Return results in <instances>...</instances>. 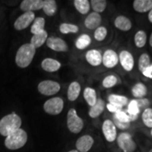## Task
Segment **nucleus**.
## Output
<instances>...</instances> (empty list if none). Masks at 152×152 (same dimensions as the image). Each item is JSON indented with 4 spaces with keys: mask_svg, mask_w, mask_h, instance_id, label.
<instances>
[{
    "mask_svg": "<svg viewBox=\"0 0 152 152\" xmlns=\"http://www.w3.org/2000/svg\"><path fill=\"white\" fill-rule=\"evenodd\" d=\"M36 49L30 43L23 45L17 51L15 58L16 65L21 68L30 66L35 55Z\"/></svg>",
    "mask_w": 152,
    "mask_h": 152,
    "instance_id": "f257e3e1",
    "label": "nucleus"
},
{
    "mask_svg": "<svg viewBox=\"0 0 152 152\" xmlns=\"http://www.w3.org/2000/svg\"><path fill=\"white\" fill-rule=\"evenodd\" d=\"M21 124V118L17 114L13 113L5 115L0 120V134L7 137L20 128Z\"/></svg>",
    "mask_w": 152,
    "mask_h": 152,
    "instance_id": "f03ea898",
    "label": "nucleus"
},
{
    "mask_svg": "<svg viewBox=\"0 0 152 152\" xmlns=\"http://www.w3.org/2000/svg\"><path fill=\"white\" fill-rule=\"evenodd\" d=\"M27 141V133L23 129L19 128L6 137L4 144L8 149L16 150L24 147Z\"/></svg>",
    "mask_w": 152,
    "mask_h": 152,
    "instance_id": "7ed1b4c3",
    "label": "nucleus"
},
{
    "mask_svg": "<svg viewBox=\"0 0 152 152\" xmlns=\"http://www.w3.org/2000/svg\"><path fill=\"white\" fill-rule=\"evenodd\" d=\"M67 127L72 133L80 132L84 127V122L77 114L76 110L71 109L67 113Z\"/></svg>",
    "mask_w": 152,
    "mask_h": 152,
    "instance_id": "20e7f679",
    "label": "nucleus"
},
{
    "mask_svg": "<svg viewBox=\"0 0 152 152\" xmlns=\"http://www.w3.org/2000/svg\"><path fill=\"white\" fill-rule=\"evenodd\" d=\"M117 144L124 152H134L137 149L136 143L128 132H122L118 136Z\"/></svg>",
    "mask_w": 152,
    "mask_h": 152,
    "instance_id": "39448f33",
    "label": "nucleus"
},
{
    "mask_svg": "<svg viewBox=\"0 0 152 152\" xmlns=\"http://www.w3.org/2000/svg\"><path fill=\"white\" fill-rule=\"evenodd\" d=\"M64 101L60 97L49 99L44 104V110L49 115H56L61 113L64 109Z\"/></svg>",
    "mask_w": 152,
    "mask_h": 152,
    "instance_id": "423d86ee",
    "label": "nucleus"
},
{
    "mask_svg": "<svg viewBox=\"0 0 152 152\" xmlns=\"http://www.w3.org/2000/svg\"><path fill=\"white\" fill-rule=\"evenodd\" d=\"M37 89L40 94L45 96H52L59 92L61 86L57 82L43 80L39 83Z\"/></svg>",
    "mask_w": 152,
    "mask_h": 152,
    "instance_id": "0eeeda50",
    "label": "nucleus"
},
{
    "mask_svg": "<svg viewBox=\"0 0 152 152\" xmlns=\"http://www.w3.org/2000/svg\"><path fill=\"white\" fill-rule=\"evenodd\" d=\"M35 18V16L33 12H24L16 20L14 23V28L16 30L26 29L34 21Z\"/></svg>",
    "mask_w": 152,
    "mask_h": 152,
    "instance_id": "6e6552de",
    "label": "nucleus"
},
{
    "mask_svg": "<svg viewBox=\"0 0 152 152\" xmlns=\"http://www.w3.org/2000/svg\"><path fill=\"white\" fill-rule=\"evenodd\" d=\"M47 46L49 49H52L55 52H66L68 50V45L61 38L56 37H50L47 38Z\"/></svg>",
    "mask_w": 152,
    "mask_h": 152,
    "instance_id": "1a4fd4ad",
    "label": "nucleus"
},
{
    "mask_svg": "<svg viewBox=\"0 0 152 152\" xmlns=\"http://www.w3.org/2000/svg\"><path fill=\"white\" fill-rule=\"evenodd\" d=\"M102 132L106 140L109 142H113L117 138L116 127L111 120H106L102 125Z\"/></svg>",
    "mask_w": 152,
    "mask_h": 152,
    "instance_id": "9d476101",
    "label": "nucleus"
},
{
    "mask_svg": "<svg viewBox=\"0 0 152 152\" xmlns=\"http://www.w3.org/2000/svg\"><path fill=\"white\" fill-rule=\"evenodd\" d=\"M93 144H94V139L89 134H85L77 139L75 143V147L77 151L88 152L92 149Z\"/></svg>",
    "mask_w": 152,
    "mask_h": 152,
    "instance_id": "9b49d317",
    "label": "nucleus"
},
{
    "mask_svg": "<svg viewBox=\"0 0 152 152\" xmlns=\"http://www.w3.org/2000/svg\"><path fill=\"white\" fill-rule=\"evenodd\" d=\"M119 58L117 53L112 49L106 50L102 57V62L104 66L108 68L115 67L118 63Z\"/></svg>",
    "mask_w": 152,
    "mask_h": 152,
    "instance_id": "f8f14e48",
    "label": "nucleus"
},
{
    "mask_svg": "<svg viewBox=\"0 0 152 152\" xmlns=\"http://www.w3.org/2000/svg\"><path fill=\"white\" fill-rule=\"evenodd\" d=\"M118 58L121 66L125 71H131L134 67V58L130 52L128 51H122L120 53Z\"/></svg>",
    "mask_w": 152,
    "mask_h": 152,
    "instance_id": "ddd939ff",
    "label": "nucleus"
},
{
    "mask_svg": "<svg viewBox=\"0 0 152 152\" xmlns=\"http://www.w3.org/2000/svg\"><path fill=\"white\" fill-rule=\"evenodd\" d=\"M44 1L42 0H23L20 5V9L24 12H33V11L42 9Z\"/></svg>",
    "mask_w": 152,
    "mask_h": 152,
    "instance_id": "4468645a",
    "label": "nucleus"
},
{
    "mask_svg": "<svg viewBox=\"0 0 152 152\" xmlns=\"http://www.w3.org/2000/svg\"><path fill=\"white\" fill-rule=\"evenodd\" d=\"M84 23L87 29L96 30L102 23V16L98 13L92 12L86 17Z\"/></svg>",
    "mask_w": 152,
    "mask_h": 152,
    "instance_id": "2eb2a0df",
    "label": "nucleus"
},
{
    "mask_svg": "<svg viewBox=\"0 0 152 152\" xmlns=\"http://www.w3.org/2000/svg\"><path fill=\"white\" fill-rule=\"evenodd\" d=\"M87 61L92 66H98L102 63V55L99 50L91 49L85 54Z\"/></svg>",
    "mask_w": 152,
    "mask_h": 152,
    "instance_id": "dca6fc26",
    "label": "nucleus"
},
{
    "mask_svg": "<svg viewBox=\"0 0 152 152\" xmlns=\"http://www.w3.org/2000/svg\"><path fill=\"white\" fill-rule=\"evenodd\" d=\"M41 66L44 71L47 72H56L60 69L61 64L59 61L54 59V58H47L42 61Z\"/></svg>",
    "mask_w": 152,
    "mask_h": 152,
    "instance_id": "f3484780",
    "label": "nucleus"
},
{
    "mask_svg": "<svg viewBox=\"0 0 152 152\" xmlns=\"http://www.w3.org/2000/svg\"><path fill=\"white\" fill-rule=\"evenodd\" d=\"M133 8L139 13H145L152 9V0H134Z\"/></svg>",
    "mask_w": 152,
    "mask_h": 152,
    "instance_id": "a211bd4d",
    "label": "nucleus"
},
{
    "mask_svg": "<svg viewBox=\"0 0 152 152\" xmlns=\"http://www.w3.org/2000/svg\"><path fill=\"white\" fill-rule=\"evenodd\" d=\"M114 25L118 29L122 31H128L132 28V23L130 20L124 16H118L115 19Z\"/></svg>",
    "mask_w": 152,
    "mask_h": 152,
    "instance_id": "6ab92c4d",
    "label": "nucleus"
},
{
    "mask_svg": "<svg viewBox=\"0 0 152 152\" xmlns=\"http://www.w3.org/2000/svg\"><path fill=\"white\" fill-rule=\"evenodd\" d=\"M81 91L80 85L77 82H73L70 84L68 88L67 96L68 100L71 102H74L78 98L80 93Z\"/></svg>",
    "mask_w": 152,
    "mask_h": 152,
    "instance_id": "aec40b11",
    "label": "nucleus"
},
{
    "mask_svg": "<svg viewBox=\"0 0 152 152\" xmlns=\"http://www.w3.org/2000/svg\"><path fill=\"white\" fill-rule=\"evenodd\" d=\"M105 107V103L102 99H98L96 104L94 106H91L90 111H89V115L92 118H96L103 113Z\"/></svg>",
    "mask_w": 152,
    "mask_h": 152,
    "instance_id": "412c9836",
    "label": "nucleus"
},
{
    "mask_svg": "<svg viewBox=\"0 0 152 152\" xmlns=\"http://www.w3.org/2000/svg\"><path fill=\"white\" fill-rule=\"evenodd\" d=\"M47 37H48V34H47V32L46 30H45L43 32H42L40 33L33 35V36L31 38V39H30V44H31L35 49L39 48V47L42 46L46 42Z\"/></svg>",
    "mask_w": 152,
    "mask_h": 152,
    "instance_id": "4be33fe9",
    "label": "nucleus"
},
{
    "mask_svg": "<svg viewBox=\"0 0 152 152\" xmlns=\"http://www.w3.org/2000/svg\"><path fill=\"white\" fill-rule=\"evenodd\" d=\"M42 9L48 16H54L57 11L56 1L54 0H45L44 1Z\"/></svg>",
    "mask_w": 152,
    "mask_h": 152,
    "instance_id": "5701e85b",
    "label": "nucleus"
},
{
    "mask_svg": "<svg viewBox=\"0 0 152 152\" xmlns=\"http://www.w3.org/2000/svg\"><path fill=\"white\" fill-rule=\"evenodd\" d=\"M108 101H109V104L123 107L128 104V99L126 96H122V95L111 94L108 97Z\"/></svg>",
    "mask_w": 152,
    "mask_h": 152,
    "instance_id": "b1692460",
    "label": "nucleus"
},
{
    "mask_svg": "<svg viewBox=\"0 0 152 152\" xmlns=\"http://www.w3.org/2000/svg\"><path fill=\"white\" fill-rule=\"evenodd\" d=\"M45 19L42 17H38L35 18L33 23L31 26L30 31L33 35L39 34L45 30Z\"/></svg>",
    "mask_w": 152,
    "mask_h": 152,
    "instance_id": "393cba45",
    "label": "nucleus"
},
{
    "mask_svg": "<svg viewBox=\"0 0 152 152\" xmlns=\"http://www.w3.org/2000/svg\"><path fill=\"white\" fill-rule=\"evenodd\" d=\"M132 93L135 98L142 99L147 94V88L143 83H138L132 87Z\"/></svg>",
    "mask_w": 152,
    "mask_h": 152,
    "instance_id": "a878e982",
    "label": "nucleus"
},
{
    "mask_svg": "<svg viewBox=\"0 0 152 152\" xmlns=\"http://www.w3.org/2000/svg\"><path fill=\"white\" fill-rule=\"evenodd\" d=\"M83 96H84L85 100L86 101L87 103L90 106H94L97 101L96 91L91 87H86L85 89Z\"/></svg>",
    "mask_w": 152,
    "mask_h": 152,
    "instance_id": "bb28decb",
    "label": "nucleus"
},
{
    "mask_svg": "<svg viewBox=\"0 0 152 152\" xmlns=\"http://www.w3.org/2000/svg\"><path fill=\"white\" fill-rule=\"evenodd\" d=\"M73 4L76 10L81 14H87L90 9V3L87 0H75Z\"/></svg>",
    "mask_w": 152,
    "mask_h": 152,
    "instance_id": "cd10ccee",
    "label": "nucleus"
},
{
    "mask_svg": "<svg viewBox=\"0 0 152 152\" xmlns=\"http://www.w3.org/2000/svg\"><path fill=\"white\" fill-rule=\"evenodd\" d=\"M91 42H92V39L90 36L86 34H83L76 39L75 47L76 48L80 50L85 49L90 45Z\"/></svg>",
    "mask_w": 152,
    "mask_h": 152,
    "instance_id": "c85d7f7f",
    "label": "nucleus"
},
{
    "mask_svg": "<svg viewBox=\"0 0 152 152\" xmlns=\"http://www.w3.org/2000/svg\"><path fill=\"white\" fill-rule=\"evenodd\" d=\"M147 34L144 30H139L138 32H137L134 38L136 47H137L138 48H142L144 47L147 42Z\"/></svg>",
    "mask_w": 152,
    "mask_h": 152,
    "instance_id": "c756f323",
    "label": "nucleus"
},
{
    "mask_svg": "<svg viewBox=\"0 0 152 152\" xmlns=\"http://www.w3.org/2000/svg\"><path fill=\"white\" fill-rule=\"evenodd\" d=\"M90 5L94 10V12L102 13L106 9L107 1L106 0H92L90 1Z\"/></svg>",
    "mask_w": 152,
    "mask_h": 152,
    "instance_id": "7c9ffc66",
    "label": "nucleus"
},
{
    "mask_svg": "<svg viewBox=\"0 0 152 152\" xmlns=\"http://www.w3.org/2000/svg\"><path fill=\"white\" fill-rule=\"evenodd\" d=\"M150 63H151L150 57L147 53H144L140 56L138 61V68L141 73H142L146 68L151 65Z\"/></svg>",
    "mask_w": 152,
    "mask_h": 152,
    "instance_id": "2f4dec72",
    "label": "nucleus"
},
{
    "mask_svg": "<svg viewBox=\"0 0 152 152\" xmlns=\"http://www.w3.org/2000/svg\"><path fill=\"white\" fill-rule=\"evenodd\" d=\"M60 32L63 34H68V33H76L78 32L79 28L77 26L71 23H64L61 24L59 27Z\"/></svg>",
    "mask_w": 152,
    "mask_h": 152,
    "instance_id": "473e14b6",
    "label": "nucleus"
},
{
    "mask_svg": "<svg viewBox=\"0 0 152 152\" xmlns=\"http://www.w3.org/2000/svg\"><path fill=\"white\" fill-rule=\"evenodd\" d=\"M142 118L146 126L152 128V109L147 108L144 110L142 113Z\"/></svg>",
    "mask_w": 152,
    "mask_h": 152,
    "instance_id": "72a5a7b5",
    "label": "nucleus"
},
{
    "mask_svg": "<svg viewBox=\"0 0 152 152\" xmlns=\"http://www.w3.org/2000/svg\"><path fill=\"white\" fill-rule=\"evenodd\" d=\"M117 83H118L117 77L113 75H111L106 76L105 78L103 80L102 85H103L104 87L108 89L115 86V85L117 84Z\"/></svg>",
    "mask_w": 152,
    "mask_h": 152,
    "instance_id": "f704fd0d",
    "label": "nucleus"
},
{
    "mask_svg": "<svg viewBox=\"0 0 152 152\" xmlns=\"http://www.w3.org/2000/svg\"><path fill=\"white\" fill-rule=\"evenodd\" d=\"M107 35V29L104 26H99L94 31V38L97 41H103Z\"/></svg>",
    "mask_w": 152,
    "mask_h": 152,
    "instance_id": "c9c22d12",
    "label": "nucleus"
},
{
    "mask_svg": "<svg viewBox=\"0 0 152 152\" xmlns=\"http://www.w3.org/2000/svg\"><path fill=\"white\" fill-rule=\"evenodd\" d=\"M140 109H139L137 103V101L135 99H133L130 101V102L128 104V114L132 115H138V114L140 113Z\"/></svg>",
    "mask_w": 152,
    "mask_h": 152,
    "instance_id": "e433bc0d",
    "label": "nucleus"
},
{
    "mask_svg": "<svg viewBox=\"0 0 152 152\" xmlns=\"http://www.w3.org/2000/svg\"><path fill=\"white\" fill-rule=\"evenodd\" d=\"M113 116L115 117L118 121H119L120 122L125 123H130L131 122L130 118V117H129L128 114L125 113V112L123 111H118L117 113H114Z\"/></svg>",
    "mask_w": 152,
    "mask_h": 152,
    "instance_id": "4c0bfd02",
    "label": "nucleus"
},
{
    "mask_svg": "<svg viewBox=\"0 0 152 152\" xmlns=\"http://www.w3.org/2000/svg\"><path fill=\"white\" fill-rule=\"evenodd\" d=\"M137 106H138V108L139 109H140V111H141V110L144 109V111L146 109H147L148 106H149V101L146 98H142V99H137Z\"/></svg>",
    "mask_w": 152,
    "mask_h": 152,
    "instance_id": "58836bf2",
    "label": "nucleus"
},
{
    "mask_svg": "<svg viewBox=\"0 0 152 152\" xmlns=\"http://www.w3.org/2000/svg\"><path fill=\"white\" fill-rule=\"evenodd\" d=\"M113 121H114V125H115V127H118L119 129H121V130H125V129H128L129 127H130V123H122L120 122L119 121L115 118V117H113Z\"/></svg>",
    "mask_w": 152,
    "mask_h": 152,
    "instance_id": "ea45409f",
    "label": "nucleus"
},
{
    "mask_svg": "<svg viewBox=\"0 0 152 152\" xmlns=\"http://www.w3.org/2000/svg\"><path fill=\"white\" fill-rule=\"evenodd\" d=\"M106 108H107L108 110H109L110 112H111V113H117L118 111H122V109H123V107H121V106L113 105V104H111L109 103L106 104Z\"/></svg>",
    "mask_w": 152,
    "mask_h": 152,
    "instance_id": "a19ab883",
    "label": "nucleus"
},
{
    "mask_svg": "<svg viewBox=\"0 0 152 152\" xmlns=\"http://www.w3.org/2000/svg\"><path fill=\"white\" fill-rule=\"evenodd\" d=\"M142 74H143L145 77L152 79V64H151L149 67L146 68V69L142 72Z\"/></svg>",
    "mask_w": 152,
    "mask_h": 152,
    "instance_id": "79ce46f5",
    "label": "nucleus"
},
{
    "mask_svg": "<svg viewBox=\"0 0 152 152\" xmlns=\"http://www.w3.org/2000/svg\"><path fill=\"white\" fill-rule=\"evenodd\" d=\"M148 18H149V20L152 23V9L151 11H149V14H148Z\"/></svg>",
    "mask_w": 152,
    "mask_h": 152,
    "instance_id": "37998d69",
    "label": "nucleus"
},
{
    "mask_svg": "<svg viewBox=\"0 0 152 152\" xmlns=\"http://www.w3.org/2000/svg\"><path fill=\"white\" fill-rule=\"evenodd\" d=\"M149 45H150V46L152 47V33H151V35H150V37H149Z\"/></svg>",
    "mask_w": 152,
    "mask_h": 152,
    "instance_id": "c03bdc74",
    "label": "nucleus"
},
{
    "mask_svg": "<svg viewBox=\"0 0 152 152\" xmlns=\"http://www.w3.org/2000/svg\"><path fill=\"white\" fill-rule=\"evenodd\" d=\"M68 152H79V151H77V150H71V151H69Z\"/></svg>",
    "mask_w": 152,
    "mask_h": 152,
    "instance_id": "a18cd8bd",
    "label": "nucleus"
},
{
    "mask_svg": "<svg viewBox=\"0 0 152 152\" xmlns=\"http://www.w3.org/2000/svg\"><path fill=\"white\" fill-rule=\"evenodd\" d=\"M149 152H152V149H150Z\"/></svg>",
    "mask_w": 152,
    "mask_h": 152,
    "instance_id": "49530a36",
    "label": "nucleus"
},
{
    "mask_svg": "<svg viewBox=\"0 0 152 152\" xmlns=\"http://www.w3.org/2000/svg\"><path fill=\"white\" fill-rule=\"evenodd\" d=\"M151 136H152V129H151Z\"/></svg>",
    "mask_w": 152,
    "mask_h": 152,
    "instance_id": "de8ad7c7",
    "label": "nucleus"
}]
</instances>
